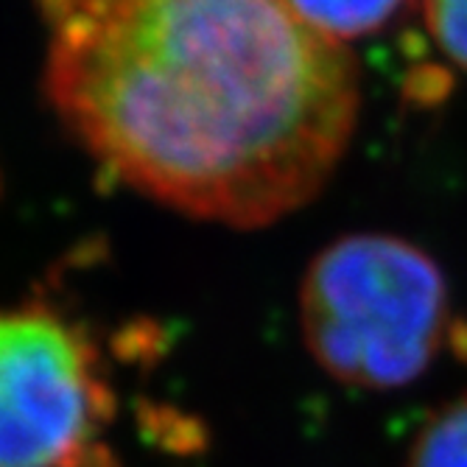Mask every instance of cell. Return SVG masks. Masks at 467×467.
Masks as SVG:
<instances>
[{
	"label": "cell",
	"instance_id": "cell-1",
	"mask_svg": "<svg viewBox=\"0 0 467 467\" xmlns=\"http://www.w3.org/2000/svg\"><path fill=\"white\" fill-rule=\"evenodd\" d=\"M46 93L112 177L191 219L266 227L356 132L348 46L285 0H39Z\"/></svg>",
	"mask_w": 467,
	"mask_h": 467
},
{
	"label": "cell",
	"instance_id": "cell-2",
	"mask_svg": "<svg viewBox=\"0 0 467 467\" xmlns=\"http://www.w3.org/2000/svg\"><path fill=\"white\" fill-rule=\"evenodd\" d=\"M311 358L338 384L387 392L431 367L448 325V285L431 254L398 235L327 244L300 285Z\"/></svg>",
	"mask_w": 467,
	"mask_h": 467
},
{
	"label": "cell",
	"instance_id": "cell-3",
	"mask_svg": "<svg viewBox=\"0 0 467 467\" xmlns=\"http://www.w3.org/2000/svg\"><path fill=\"white\" fill-rule=\"evenodd\" d=\"M115 431L93 330L42 296L0 300V467H118Z\"/></svg>",
	"mask_w": 467,
	"mask_h": 467
},
{
	"label": "cell",
	"instance_id": "cell-4",
	"mask_svg": "<svg viewBox=\"0 0 467 467\" xmlns=\"http://www.w3.org/2000/svg\"><path fill=\"white\" fill-rule=\"evenodd\" d=\"M285 4L311 28L348 46L350 39L387 26L403 0H285Z\"/></svg>",
	"mask_w": 467,
	"mask_h": 467
},
{
	"label": "cell",
	"instance_id": "cell-5",
	"mask_svg": "<svg viewBox=\"0 0 467 467\" xmlns=\"http://www.w3.org/2000/svg\"><path fill=\"white\" fill-rule=\"evenodd\" d=\"M403 467H467V395L440 406L422 422Z\"/></svg>",
	"mask_w": 467,
	"mask_h": 467
},
{
	"label": "cell",
	"instance_id": "cell-6",
	"mask_svg": "<svg viewBox=\"0 0 467 467\" xmlns=\"http://www.w3.org/2000/svg\"><path fill=\"white\" fill-rule=\"evenodd\" d=\"M422 12L442 54L467 70V0H422Z\"/></svg>",
	"mask_w": 467,
	"mask_h": 467
}]
</instances>
